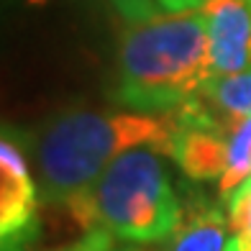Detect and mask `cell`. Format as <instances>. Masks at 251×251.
I'll list each match as a JSON object with an SVG mask.
<instances>
[{
  "instance_id": "8fae6325",
  "label": "cell",
  "mask_w": 251,
  "mask_h": 251,
  "mask_svg": "<svg viewBox=\"0 0 251 251\" xmlns=\"http://www.w3.org/2000/svg\"><path fill=\"white\" fill-rule=\"evenodd\" d=\"M159 8H164L167 13H187V10L200 8L205 0H156Z\"/></svg>"
},
{
  "instance_id": "7c38bea8",
  "label": "cell",
  "mask_w": 251,
  "mask_h": 251,
  "mask_svg": "<svg viewBox=\"0 0 251 251\" xmlns=\"http://www.w3.org/2000/svg\"><path fill=\"white\" fill-rule=\"evenodd\" d=\"M226 251H251V236L249 233H231L228 236Z\"/></svg>"
},
{
  "instance_id": "5b68a950",
  "label": "cell",
  "mask_w": 251,
  "mask_h": 251,
  "mask_svg": "<svg viewBox=\"0 0 251 251\" xmlns=\"http://www.w3.org/2000/svg\"><path fill=\"white\" fill-rule=\"evenodd\" d=\"M200 16L208 33L213 77L236 75L251 67V3L249 0H205Z\"/></svg>"
},
{
  "instance_id": "4fadbf2b",
  "label": "cell",
  "mask_w": 251,
  "mask_h": 251,
  "mask_svg": "<svg viewBox=\"0 0 251 251\" xmlns=\"http://www.w3.org/2000/svg\"><path fill=\"white\" fill-rule=\"evenodd\" d=\"M0 251H28V241H8V238H0Z\"/></svg>"
},
{
  "instance_id": "6da1fadb",
  "label": "cell",
  "mask_w": 251,
  "mask_h": 251,
  "mask_svg": "<svg viewBox=\"0 0 251 251\" xmlns=\"http://www.w3.org/2000/svg\"><path fill=\"white\" fill-rule=\"evenodd\" d=\"M177 133L175 113L64 108L44 123L36 139L39 198L49 205H64L105 172L121 151L154 146L169 154Z\"/></svg>"
},
{
  "instance_id": "3957f363",
  "label": "cell",
  "mask_w": 251,
  "mask_h": 251,
  "mask_svg": "<svg viewBox=\"0 0 251 251\" xmlns=\"http://www.w3.org/2000/svg\"><path fill=\"white\" fill-rule=\"evenodd\" d=\"M167 154L154 146L121 151L93 185L64 202L85 228H102L133 246L164 244L182 223V200L172 187Z\"/></svg>"
},
{
  "instance_id": "5bb4252c",
  "label": "cell",
  "mask_w": 251,
  "mask_h": 251,
  "mask_svg": "<svg viewBox=\"0 0 251 251\" xmlns=\"http://www.w3.org/2000/svg\"><path fill=\"white\" fill-rule=\"evenodd\" d=\"M116 251H133V246H123V249H116Z\"/></svg>"
},
{
  "instance_id": "30bf717a",
  "label": "cell",
  "mask_w": 251,
  "mask_h": 251,
  "mask_svg": "<svg viewBox=\"0 0 251 251\" xmlns=\"http://www.w3.org/2000/svg\"><path fill=\"white\" fill-rule=\"evenodd\" d=\"M110 3L128 24H141L156 16V0H110Z\"/></svg>"
},
{
  "instance_id": "277c9868",
  "label": "cell",
  "mask_w": 251,
  "mask_h": 251,
  "mask_svg": "<svg viewBox=\"0 0 251 251\" xmlns=\"http://www.w3.org/2000/svg\"><path fill=\"white\" fill-rule=\"evenodd\" d=\"M36 139L10 123H0V238L33 241L39 233V185L28 172V149Z\"/></svg>"
},
{
  "instance_id": "52a82bcc",
  "label": "cell",
  "mask_w": 251,
  "mask_h": 251,
  "mask_svg": "<svg viewBox=\"0 0 251 251\" xmlns=\"http://www.w3.org/2000/svg\"><path fill=\"white\" fill-rule=\"evenodd\" d=\"M249 177H251V116H244L228 136V164L226 175L218 182L221 202Z\"/></svg>"
},
{
  "instance_id": "ba28073f",
  "label": "cell",
  "mask_w": 251,
  "mask_h": 251,
  "mask_svg": "<svg viewBox=\"0 0 251 251\" xmlns=\"http://www.w3.org/2000/svg\"><path fill=\"white\" fill-rule=\"evenodd\" d=\"M223 208H226V218H228V231L251 236V177L244 179L223 200Z\"/></svg>"
},
{
  "instance_id": "9c48e42d",
  "label": "cell",
  "mask_w": 251,
  "mask_h": 251,
  "mask_svg": "<svg viewBox=\"0 0 251 251\" xmlns=\"http://www.w3.org/2000/svg\"><path fill=\"white\" fill-rule=\"evenodd\" d=\"M54 251H116V236L102 228H93V231H85V236L77 238L75 244H67Z\"/></svg>"
},
{
  "instance_id": "9a60e30c",
  "label": "cell",
  "mask_w": 251,
  "mask_h": 251,
  "mask_svg": "<svg viewBox=\"0 0 251 251\" xmlns=\"http://www.w3.org/2000/svg\"><path fill=\"white\" fill-rule=\"evenodd\" d=\"M133 251H149V249H141V246H133Z\"/></svg>"
},
{
  "instance_id": "7a4b0ae2",
  "label": "cell",
  "mask_w": 251,
  "mask_h": 251,
  "mask_svg": "<svg viewBox=\"0 0 251 251\" xmlns=\"http://www.w3.org/2000/svg\"><path fill=\"white\" fill-rule=\"evenodd\" d=\"M213 77L200 10L156 13L123 31L110 98L141 113H169Z\"/></svg>"
},
{
  "instance_id": "8992f818",
  "label": "cell",
  "mask_w": 251,
  "mask_h": 251,
  "mask_svg": "<svg viewBox=\"0 0 251 251\" xmlns=\"http://www.w3.org/2000/svg\"><path fill=\"white\" fill-rule=\"evenodd\" d=\"M182 200V223L162 251H226L228 218L226 208L210 202L200 190H185Z\"/></svg>"
},
{
  "instance_id": "2e32d148",
  "label": "cell",
  "mask_w": 251,
  "mask_h": 251,
  "mask_svg": "<svg viewBox=\"0 0 251 251\" xmlns=\"http://www.w3.org/2000/svg\"><path fill=\"white\" fill-rule=\"evenodd\" d=\"M249 3H251V0H249Z\"/></svg>"
}]
</instances>
